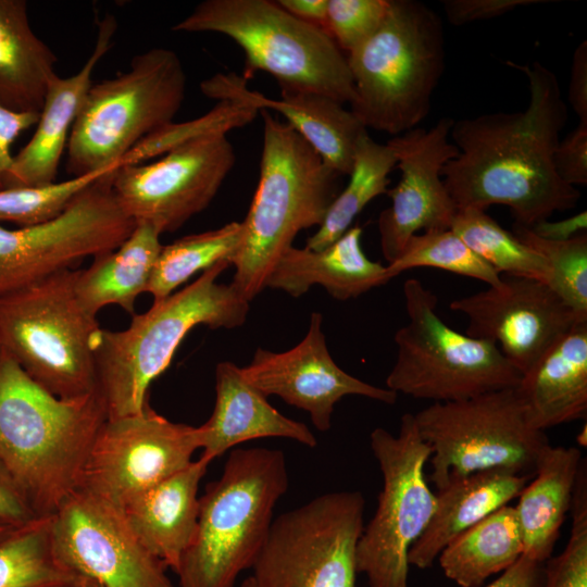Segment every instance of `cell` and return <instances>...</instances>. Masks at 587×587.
Instances as JSON below:
<instances>
[{
	"instance_id": "6da1fadb",
	"label": "cell",
	"mask_w": 587,
	"mask_h": 587,
	"mask_svg": "<svg viewBox=\"0 0 587 587\" xmlns=\"http://www.w3.org/2000/svg\"><path fill=\"white\" fill-rule=\"evenodd\" d=\"M508 64L527 78V108L454 121L450 137L459 152L441 176L458 211L505 205L514 224L530 227L555 211L574 209L580 191L553 165L569 117L557 74L540 62Z\"/></svg>"
},
{
	"instance_id": "7a4b0ae2",
	"label": "cell",
	"mask_w": 587,
	"mask_h": 587,
	"mask_svg": "<svg viewBox=\"0 0 587 587\" xmlns=\"http://www.w3.org/2000/svg\"><path fill=\"white\" fill-rule=\"evenodd\" d=\"M107 420L99 391L57 397L0 347V458L39 517L52 516L78 487Z\"/></svg>"
},
{
	"instance_id": "3957f363",
	"label": "cell",
	"mask_w": 587,
	"mask_h": 587,
	"mask_svg": "<svg viewBox=\"0 0 587 587\" xmlns=\"http://www.w3.org/2000/svg\"><path fill=\"white\" fill-rule=\"evenodd\" d=\"M260 112V177L230 259V285L249 302L266 288L274 265L298 233L323 223L342 176L290 125L267 110Z\"/></svg>"
},
{
	"instance_id": "277c9868",
	"label": "cell",
	"mask_w": 587,
	"mask_h": 587,
	"mask_svg": "<svg viewBox=\"0 0 587 587\" xmlns=\"http://www.w3.org/2000/svg\"><path fill=\"white\" fill-rule=\"evenodd\" d=\"M230 266L225 260L205 270L191 284L134 314L124 330L100 328L93 342L97 387L108 419L141 412L151 383L171 364L187 334L199 325L241 326L249 301L217 278Z\"/></svg>"
},
{
	"instance_id": "5b68a950",
	"label": "cell",
	"mask_w": 587,
	"mask_h": 587,
	"mask_svg": "<svg viewBox=\"0 0 587 587\" xmlns=\"http://www.w3.org/2000/svg\"><path fill=\"white\" fill-rule=\"evenodd\" d=\"M288 483L282 450H232L199 498L196 534L175 572L179 587H235L239 574L253 567Z\"/></svg>"
},
{
	"instance_id": "8992f818",
	"label": "cell",
	"mask_w": 587,
	"mask_h": 587,
	"mask_svg": "<svg viewBox=\"0 0 587 587\" xmlns=\"http://www.w3.org/2000/svg\"><path fill=\"white\" fill-rule=\"evenodd\" d=\"M445 60L440 16L420 1L389 0L379 27L347 54L350 111L366 129L392 137L417 127L429 113Z\"/></svg>"
},
{
	"instance_id": "52a82bcc",
	"label": "cell",
	"mask_w": 587,
	"mask_h": 587,
	"mask_svg": "<svg viewBox=\"0 0 587 587\" xmlns=\"http://www.w3.org/2000/svg\"><path fill=\"white\" fill-rule=\"evenodd\" d=\"M172 29L217 33L235 41L246 57V79L263 71L280 90L316 92L342 104L354 99L347 57L334 39L276 1L204 0Z\"/></svg>"
},
{
	"instance_id": "ba28073f",
	"label": "cell",
	"mask_w": 587,
	"mask_h": 587,
	"mask_svg": "<svg viewBox=\"0 0 587 587\" xmlns=\"http://www.w3.org/2000/svg\"><path fill=\"white\" fill-rule=\"evenodd\" d=\"M186 80L177 53L155 47L136 54L128 71L92 83L70 134L67 173L76 177L121 167L134 146L174 122Z\"/></svg>"
},
{
	"instance_id": "9c48e42d",
	"label": "cell",
	"mask_w": 587,
	"mask_h": 587,
	"mask_svg": "<svg viewBox=\"0 0 587 587\" xmlns=\"http://www.w3.org/2000/svg\"><path fill=\"white\" fill-rule=\"evenodd\" d=\"M78 270L57 272L0 298V347L52 395L71 399L98 391L96 319L75 295Z\"/></svg>"
},
{
	"instance_id": "30bf717a",
	"label": "cell",
	"mask_w": 587,
	"mask_h": 587,
	"mask_svg": "<svg viewBox=\"0 0 587 587\" xmlns=\"http://www.w3.org/2000/svg\"><path fill=\"white\" fill-rule=\"evenodd\" d=\"M403 296L409 320L394 337L397 358L388 389L450 402L519 386L522 374L498 347L447 325L437 313L436 295L420 279H407Z\"/></svg>"
},
{
	"instance_id": "8fae6325",
	"label": "cell",
	"mask_w": 587,
	"mask_h": 587,
	"mask_svg": "<svg viewBox=\"0 0 587 587\" xmlns=\"http://www.w3.org/2000/svg\"><path fill=\"white\" fill-rule=\"evenodd\" d=\"M422 439L432 448L430 480L439 489L449 477L502 469L533 477L549 445L534 428L517 388L485 392L450 402H434L414 414Z\"/></svg>"
},
{
	"instance_id": "7c38bea8",
	"label": "cell",
	"mask_w": 587,
	"mask_h": 587,
	"mask_svg": "<svg viewBox=\"0 0 587 587\" xmlns=\"http://www.w3.org/2000/svg\"><path fill=\"white\" fill-rule=\"evenodd\" d=\"M370 444L383 488L358 542L357 570L366 575L369 587H408L409 550L436 509V494L424 474L432 448L422 439L412 413L402 415L397 436L377 427Z\"/></svg>"
},
{
	"instance_id": "4fadbf2b",
	"label": "cell",
	"mask_w": 587,
	"mask_h": 587,
	"mask_svg": "<svg viewBox=\"0 0 587 587\" xmlns=\"http://www.w3.org/2000/svg\"><path fill=\"white\" fill-rule=\"evenodd\" d=\"M364 509L360 491L344 490L278 515L252 567L257 587H357Z\"/></svg>"
},
{
	"instance_id": "5bb4252c",
	"label": "cell",
	"mask_w": 587,
	"mask_h": 587,
	"mask_svg": "<svg viewBox=\"0 0 587 587\" xmlns=\"http://www.w3.org/2000/svg\"><path fill=\"white\" fill-rule=\"evenodd\" d=\"M112 173L88 186L51 221L16 229L0 226V298L87 257L114 250L130 235L136 223L112 191Z\"/></svg>"
},
{
	"instance_id": "9a60e30c",
	"label": "cell",
	"mask_w": 587,
	"mask_h": 587,
	"mask_svg": "<svg viewBox=\"0 0 587 587\" xmlns=\"http://www.w3.org/2000/svg\"><path fill=\"white\" fill-rule=\"evenodd\" d=\"M235 162L226 133L204 134L155 161L118 167L111 174V188L136 224L173 233L208 208Z\"/></svg>"
},
{
	"instance_id": "2e32d148",
	"label": "cell",
	"mask_w": 587,
	"mask_h": 587,
	"mask_svg": "<svg viewBox=\"0 0 587 587\" xmlns=\"http://www.w3.org/2000/svg\"><path fill=\"white\" fill-rule=\"evenodd\" d=\"M198 449L197 427L172 422L148 404L137 414L104 422L77 488L123 510L138 496L188 466Z\"/></svg>"
},
{
	"instance_id": "e0dca14e",
	"label": "cell",
	"mask_w": 587,
	"mask_h": 587,
	"mask_svg": "<svg viewBox=\"0 0 587 587\" xmlns=\"http://www.w3.org/2000/svg\"><path fill=\"white\" fill-rule=\"evenodd\" d=\"M58 560L102 587H173L166 565L135 537L122 512L76 488L50 516Z\"/></svg>"
},
{
	"instance_id": "ac0fdd59",
	"label": "cell",
	"mask_w": 587,
	"mask_h": 587,
	"mask_svg": "<svg viewBox=\"0 0 587 587\" xmlns=\"http://www.w3.org/2000/svg\"><path fill=\"white\" fill-rule=\"evenodd\" d=\"M465 334L489 341L523 375L579 319L544 282L501 275L498 286L450 302Z\"/></svg>"
},
{
	"instance_id": "d6986e66",
	"label": "cell",
	"mask_w": 587,
	"mask_h": 587,
	"mask_svg": "<svg viewBox=\"0 0 587 587\" xmlns=\"http://www.w3.org/2000/svg\"><path fill=\"white\" fill-rule=\"evenodd\" d=\"M454 120L440 117L430 128L415 127L386 143L401 177L386 195L391 203L377 221L380 250L388 264L419 230L448 229L458 212L441 176L446 163L458 155L450 141Z\"/></svg>"
},
{
	"instance_id": "ffe728a7",
	"label": "cell",
	"mask_w": 587,
	"mask_h": 587,
	"mask_svg": "<svg viewBox=\"0 0 587 587\" xmlns=\"http://www.w3.org/2000/svg\"><path fill=\"white\" fill-rule=\"evenodd\" d=\"M323 316L313 312L304 338L283 352L258 348L241 367L243 377L266 398L275 395L309 413L317 430L332 426L335 404L346 396H362L392 404L398 394L365 383L337 365L322 330Z\"/></svg>"
},
{
	"instance_id": "44dd1931",
	"label": "cell",
	"mask_w": 587,
	"mask_h": 587,
	"mask_svg": "<svg viewBox=\"0 0 587 587\" xmlns=\"http://www.w3.org/2000/svg\"><path fill=\"white\" fill-rule=\"evenodd\" d=\"M200 89L216 101H236L257 111H276L342 176L350 174L357 142L367 132L350 109L316 92L283 89L280 99L276 100L250 90L247 79L236 73H217L201 82Z\"/></svg>"
},
{
	"instance_id": "7402d4cb",
	"label": "cell",
	"mask_w": 587,
	"mask_h": 587,
	"mask_svg": "<svg viewBox=\"0 0 587 587\" xmlns=\"http://www.w3.org/2000/svg\"><path fill=\"white\" fill-rule=\"evenodd\" d=\"M116 28L115 17L105 14L98 22L93 50L82 68L65 78L58 75L51 82L32 138L14 154L5 177V188L38 187L55 182L73 124L92 85V73L111 49Z\"/></svg>"
},
{
	"instance_id": "603a6c76",
	"label": "cell",
	"mask_w": 587,
	"mask_h": 587,
	"mask_svg": "<svg viewBox=\"0 0 587 587\" xmlns=\"http://www.w3.org/2000/svg\"><path fill=\"white\" fill-rule=\"evenodd\" d=\"M200 458L211 463L235 446L248 440L280 437L315 447L309 427L283 415L266 397L229 361L215 367V403L209 420L198 426Z\"/></svg>"
},
{
	"instance_id": "cb8c5ba5",
	"label": "cell",
	"mask_w": 587,
	"mask_h": 587,
	"mask_svg": "<svg viewBox=\"0 0 587 587\" xmlns=\"http://www.w3.org/2000/svg\"><path fill=\"white\" fill-rule=\"evenodd\" d=\"M209 464L192 461L120 510L135 537L174 572L196 534L199 484Z\"/></svg>"
},
{
	"instance_id": "d4e9b609",
	"label": "cell",
	"mask_w": 587,
	"mask_h": 587,
	"mask_svg": "<svg viewBox=\"0 0 587 587\" xmlns=\"http://www.w3.org/2000/svg\"><path fill=\"white\" fill-rule=\"evenodd\" d=\"M539 430L586 417L587 321L577 322L523 375L516 387Z\"/></svg>"
},
{
	"instance_id": "484cf974",
	"label": "cell",
	"mask_w": 587,
	"mask_h": 587,
	"mask_svg": "<svg viewBox=\"0 0 587 587\" xmlns=\"http://www.w3.org/2000/svg\"><path fill=\"white\" fill-rule=\"evenodd\" d=\"M361 236L362 228L355 225L321 250L290 247L274 265L266 287L300 297L320 285L346 301L386 284V266L366 257Z\"/></svg>"
},
{
	"instance_id": "4316f807",
	"label": "cell",
	"mask_w": 587,
	"mask_h": 587,
	"mask_svg": "<svg viewBox=\"0 0 587 587\" xmlns=\"http://www.w3.org/2000/svg\"><path fill=\"white\" fill-rule=\"evenodd\" d=\"M532 478L502 469L449 477L437 489L436 509L408 553L409 565L427 569L455 536L519 497Z\"/></svg>"
},
{
	"instance_id": "83f0119b",
	"label": "cell",
	"mask_w": 587,
	"mask_h": 587,
	"mask_svg": "<svg viewBox=\"0 0 587 587\" xmlns=\"http://www.w3.org/2000/svg\"><path fill=\"white\" fill-rule=\"evenodd\" d=\"M583 454L575 447H552L541 451L530 483L514 507L523 540V554L544 563L552 553L560 528L571 509Z\"/></svg>"
},
{
	"instance_id": "f1b7e54d",
	"label": "cell",
	"mask_w": 587,
	"mask_h": 587,
	"mask_svg": "<svg viewBox=\"0 0 587 587\" xmlns=\"http://www.w3.org/2000/svg\"><path fill=\"white\" fill-rule=\"evenodd\" d=\"M58 58L33 30L25 0H0V104L39 113Z\"/></svg>"
},
{
	"instance_id": "f546056e",
	"label": "cell",
	"mask_w": 587,
	"mask_h": 587,
	"mask_svg": "<svg viewBox=\"0 0 587 587\" xmlns=\"http://www.w3.org/2000/svg\"><path fill=\"white\" fill-rule=\"evenodd\" d=\"M151 225L138 223L114 250L93 257L89 267L78 270L75 295L88 314L109 304L134 315L137 297L146 291L163 245Z\"/></svg>"
},
{
	"instance_id": "4dcf8cb0",
	"label": "cell",
	"mask_w": 587,
	"mask_h": 587,
	"mask_svg": "<svg viewBox=\"0 0 587 587\" xmlns=\"http://www.w3.org/2000/svg\"><path fill=\"white\" fill-rule=\"evenodd\" d=\"M523 554L515 508L507 504L455 536L438 555L445 575L461 587H478Z\"/></svg>"
},
{
	"instance_id": "1f68e13d",
	"label": "cell",
	"mask_w": 587,
	"mask_h": 587,
	"mask_svg": "<svg viewBox=\"0 0 587 587\" xmlns=\"http://www.w3.org/2000/svg\"><path fill=\"white\" fill-rule=\"evenodd\" d=\"M397 164L387 143H379L365 132L358 140L350 178L332 202L323 223L308 238L305 248L321 250L342 236L361 211L387 192L389 174Z\"/></svg>"
},
{
	"instance_id": "d6a6232c",
	"label": "cell",
	"mask_w": 587,
	"mask_h": 587,
	"mask_svg": "<svg viewBox=\"0 0 587 587\" xmlns=\"http://www.w3.org/2000/svg\"><path fill=\"white\" fill-rule=\"evenodd\" d=\"M240 237L241 223L230 222L163 246L145 292L153 297V302L160 301L198 272L225 260L230 262Z\"/></svg>"
},
{
	"instance_id": "836d02e7",
	"label": "cell",
	"mask_w": 587,
	"mask_h": 587,
	"mask_svg": "<svg viewBox=\"0 0 587 587\" xmlns=\"http://www.w3.org/2000/svg\"><path fill=\"white\" fill-rule=\"evenodd\" d=\"M80 577L55 557L50 517L17 528L0 541V587H58Z\"/></svg>"
},
{
	"instance_id": "e575fe53",
	"label": "cell",
	"mask_w": 587,
	"mask_h": 587,
	"mask_svg": "<svg viewBox=\"0 0 587 587\" xmlns=\"http://www.w3.org/2000/svg\"><path fill=\"white\" fill-rule=\"evenodd\" d=\"M450 228L500 275L547 283L549 270L542 255L501 227L486 211L459 210Z\"/></svg>"
},
{
	"instance_id": "d590c367",
	"label": "cell",
	"mask_w": 587,
	"mask_h": 587,
	"mask_svg": "<svg viewBox=\"0 0 587 587\" xmlns=\"http://www.w3.org/2000/svg\"><path fill=\"white\" fill-rule=\"evenodd\" d=\"M415 267H434L498 286L501 275L475 254L451 229H432L413 235L400 255L386 265L389 282Z\"/></svg>"
},
{
	"instance_id": "8d00e7d4",
	"label": "cell",
	"mask_w": 587,
	"mask_h": 587,
	"mask_svg": "<svg viewBox=\"0 0 587 587\" xmlns=\"http://www.w3.org/2000/svg\"><path fill=\"white\" fill-rule=\"evenodd\" d=\"M513 234L542 255L549 275L550 289L583 320H587V235L554 241L535 235L525 226L514 224Z\"/></svg>"
},
{
	"instance_id": "74e56055",
	"label": "cell",
	"mask_w": 587,
	"mask_h": 587,
	"mask_svg": "<svg viewBox=\"0 0 587 587\" xmlns=\"http://www.w3.org/2000/svg\"><path fill=\"white\" fill-rule=\"evenodd\" d=\"M115 170L117 167H111L46 186L0 189V221L12 222L20 227L51 221L88 186Z\"/></svg>"
},
{
	"instance_id": "f35d334b",
	"label": "cell",
	"mask_w": 587,
	"mask_h": 587,
	"mask_svg": "<svg viewBox=\"0 0 587 587\" xmlns=\"http://www.w3.org/2000/svg\"><path fill=\"white\" fill-rule=\"evenodd\" d=\"M572 526L563 551L549 558L541 570L538 587H587V495L572 498Z\"/></svg>"
},
{
	"instance_id": "ab89813d",
	"label": "cell",
	"mask_w": 587,
	"mask_h": 587,
	"mask_svg": "<svg viewBox=\"0 0 587 587\" xmlns=\"http://www.w3.org/2000/svg\"><path fill=\"white\" fill-rule=\"evenodd\" d=\"M388 8L389 0H328L326 32L348 53L379 27Z\"/></svg>"
},
{
	"instance_id": "60d3db41",
	"label": "cell",
	"mask_w": 587,
	"mask_h": 587,
	"mask_svg": "<svg viewBox=\"0 0 587 587\" xmlns=\"http://www.w3.org/2000/svg\"><path fill=\"white\" fill-rule=\"evenodd\" d=\"M559 177L571 186L587 184V124L579 123L560 139L553 153Z\"/></svg>"
},
{
	"instance_id": "b9f144b4",
	"label": "cell",
	"mask_w": 587,
	"mask_h": 587,
	"mask_svg": "<svg viewBox=\"0 0 587 587\" xmlns=\"http://www.w3.org/2000/svg\"><path fill=\"white\" fill-rule=\"evenodd\" d=\"M547 0H444L448 22L455 26L498 17L526 5L547 3Z\"/></svg>"
},
{
	"instance_id": "7bdbcfd3",
	"label": "cell",
	"mask_w": 587,
	"mask_h": 587,
	"mask_svg": "<svg viewBox=\"0 0 587 587\" xmlns=\"http://www.w3.org/2000/svg\"><path fill=\"white\" fill-rule=\"evenodd\" d=\"M40 519L25 497L14 476L0 458V520L16 527H24Z\"/></svg>"
},
{
	"instance_id": "ee69618b",
	"label": "cell",
	"mask_w": 587,
	"mask_h": 587,
	"mask_svg": "<svg viewBox=\"0 0 587 587\" xmlns=\"http://www.w3.org/2000/svg\"><path fill=\"white\" fill-rule=\"evenodd\" d=\"M39 113H20L0 104V189L5 188V177L12 165V146L17 137L38 122Z\"/></svg>"
},
{
	"instance_id": "f6af8a7d",
	"label": "cell",
	"mask_w": 587,
	"mask_h": 587,
	"mask_svg": "<svg viewBox=\"0 0 587 587\" xmlns=\"http://www.w3.org/2000/svg\"><path fill=\"white\" fill-rule=\"evenodd\" d=\"M567 99L571 108L587 124V41H582L572 58Z\"/></svg>"
},
{
	"instance_id": "bcb514c9",
	"label": "cell",
	"mask_w": 587,
	"mask_h": 587,
	"mask_svg": "<svg viewBox=\"0 0 587 587\" xmlns=\"http://www.w3.org/2000/svg\"><path fill=\"white\" fill-rule=\"evenodd\" d=\"M541 563L522 554L509 569L487 587H538Z\"/></svg>"
},
{
	"instance_id": "7dc6e473",
	"label": "cell",
	"mask_w": 587,
	"mask_h": 587,
	"mask_svg": "<svg viewBox=\"0 0 587 587\" xmlns=\"http://www.w3.org/2000/svg\"><path fill=\"white\" fill-rule=\"evenodd\" d=\"M586 227L587 212L583 211L560 221L545 220L527 228L544 239L563 241L585 233Z\"/></svg>"
},
{
	"instance_id": "c3c4849f",
	"label": "cell",
	"mask_w": 587,
	"mask_h": 587,
	"mask_svg": "<svg viewBox=\"0 0 587 587\" xmlns=\"http://www.w3.org/2000/svg\"><path fill=\"white\" fill-rule=\"evenodd\" d=\"M276 2L297 18L326 32L328 0H278Z\"/></svg>"
},
{
	"instance_id": "681fc988",
	"label": "cell",
	"mask_w": 587,
	"mask_h": 587,
	"mask_svg": "<svg viewBox=\"0 0 587 587\" xmlns=\"http://www.w3.org/2000/svg\"><path fill=\"white\" fill-rule=\"evenodd\" d=\"M58 587H102V586L98 584L96 580L83 576L77 580H74L72 583L61 585Z\"/></svg>"
},
{
	"instance_id": "f907efd6",
	"label": "cell",
	"mask_w": 587,
	"mask_h": 587,
	"mask_svg": "<svg viewBox=\"0 0 587 587\" xmlns=\"http://www.w3.org/2000/svg\"><path fill=\"white\" fill-rule=\"evenodd\" d=\"M15 529L17 528L0 520V541L9 537Z\"/></svg>"
},
{
	"instance_id": "816d5d0a",
	"label": "cell",
	"mask_w": 587,
	"mask_h": 587,
	"mask_svg": "<svg viewBox=\"0 0 587 587\" xmlns=\"http://www.w3.org/2000/svg\"><path fill=\"white\" fill-rule=\"evenodd\" d=\"M241 587H257L253 577L249 576L245 578L243 582L241 583Z\"/></svg>"
}]
</instances>
